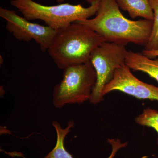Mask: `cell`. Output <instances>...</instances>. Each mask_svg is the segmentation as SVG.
<instances>
[{
	"instance_id": "cell-1",
	"label": "cell",
	"mask_w": 158,
	"mask_h": 158,
	"mask_svg": "<svg viewBox=\"0 0 158 158\" xmlns=\"http://www.w3.org/2000/svg\"><path fill=\"white\" fill-rule=\"evenodd\" d=\"M95 15L77 23L96 32L106 42L124 46L131 43L145 47L149 40L153 20L127 19L122 14L116 0H100Z\"/></svg>"
},
{
	"instance_id": "cell-14",
	"label": "cell",
	"mask_w": 158,
	"mask_h": 158,
	"mask_svg": "<svg viewBox=\"0 0 158 158\" xmlns=\"http://www.w3.org/2000/svg\"><path fill=\"white\" fill-rule=\"evenodd\" d=\"M65 0H56V1L58 2V3H60V4H61V3H62V2H64V1H65Z\"/></svg>"
},
{
	"instance_id": "cell-10",
	"label": "cell",
	"mask_w": 158,
	"mask_h": 158,
	"mask_svg": "<svg viewBox=\"0 0 158 158\" xmlns=\"http://www.w3.org/2000/svg\"><path fill=\"white\" fill-rule=\"evenodd\" d=\"M108 142L112 146V151L111 154L108 158H113L116 153L120 148L125 147L127 143H122L120 140L117 139H109ZM51 158H74L65 149L63 144H60L54 149Z\"/></svg>"
},
{
	"instance_id": "cell-8",
	"label": "cell",
	"mask_w": 158,
	"mask_h": 158,
	"mask_svg": "<svg viewBox=\"0 0 158 158\" xmlns=\"http://www.w3.org/2000/svg\"><path fill=\"white\" fill-rule=\"evenodd\" d=\"M125 65L130 69L147 73L158 82V59H150L142 53L127 51Z\"/></svg>"
},
{
	"instance_id": "cell-2",
	"label": "cell",
	"mask_w": 158,
	"mask_h": 158,
	"mask_svg": "<svg viewBox=\"0 0 158 158\" xmlns=\"http://www.w3.org/2000/svg\"><path fill=\"white\" fill-rule=\"evenodd\" d=\"M105 41L96 32L75 22L57 30L48 51L57 67L63 70L90 61L94 50Z\"/></svg>"
},
{
	"instance_id": "cell-7",
	"label": "cell",
	"mask_w": 158,
	"mask_h": 158,
	"mask_svg": "<svg viewBox=\"0 0 158 158\" xmlns=\"http://www.w3.org/2000/svg\"><path fill=\"white\" fill-rule=\"evenodd\" d=\"M114 90H118L140 99L158 101V87L138 80L126 65L117 69L113 79L105 86L102 96Z\"/></svg>"
},
{
	"instance_id": "cell-4",
	"label": "cell",
	"mask_w": 158,
	"mask_h": 158,
	"mask_svg": "<svg viewBox=\"0 0 158 158\" xmlns=\"http://www.w3.org/2000/svg\"><path fill=\"white\" fill-rule=\"evenodd\" d=\"M96 83V72L90 60L65 69L62 81L53 91L54 106L60 109L89 100Z\"/></svg>"
},
{
	"instance_id": "cell-3",
	"label": "cell",
	"mask_w": 158,
	"mask_h": 158,
	"mask_svg": "<svg viewBox=\"0 0 158 158\" xmlns=\"http://www.w3.org/2000/svg\"><path fill=\"white\" fill-rule=\"evenodd\" d=\"M88 7L69 3L56 6H45L33 0H11L10 4L29 21L40 20L55 30L67 27L73 23L89 19L96 15L100 0H86Z\"/></svg>"
},
{
	"instance_id": "cell-6",
	"label": "cell",
	"mask_w": 158,
	"mask_h": 158,
	"mask_svg": "<svg viewBox=\"0 0 158 158\" xmlns=\"http://www.w3.org/2000/svg\"><path fill=\"white\" fill-rule=\"evenodd\" d=\"M0 17L6 20V29L15 39L27 42L34 40L43 52L48 51L56 33V30L48 26L31 22L15 11L2 7Z\"/></svg>"
},
{
	"instance_id": "cell-11",
	"label": "cell",
	"mask_w": 158,
	"mask_h": 158,
	"mask_svg": "<svg viewBox=\"0 0 158 158\" xmlns=\"http://www.w3.org/2000/svg\"><path fill=\"white\" fill-rule=\"evenodd\" d=\"M151 8L154 13L153 26L152 32L144 50L150 51L158 49V0H149Z\"/></svg>"
},
{
	"instance_id": "cell-12",
	"label": "cell",
	"mask_w": 158,
	"mask_h": 158,
	"mask_svg": "<svg viewBox=\"0 0 158 158\" xmlns=\"http://www.w3.org/2000/svg\"><path fill=\"white\" fill-rule=\"evenodd\" d=\"M135 122L140 125L152 128L158 135V111L156 110L149 108L144 109L135 118Z\"/></svg>"
},
{
	"instance_id": "cell-13",
	"label": "cell",
	"mask_w": 158,
	"mask_h": 158,
	"mask_svg": "<svg viewBox=\"0 0 158 158\" xmlns=\"http://www.w3.org/2000/svg\"><path fill=\"white\" fill-rule=\"evenodd\" d=\"M142 54L150 59H152L158 56V49L150 51H146L144 50L142 52Z\"/></svg>"
},
{
	"instance_id": "cell-5",
	"label": "cell",
	"mask_w": 158,
	"mask_h": 158,
	"mask_svg": "<svg viewBox=\"0 0 158 158\" xmlns=\"http://www.w3.org/2000/svg\"><path fill=\"white\" fill-rule=\"evenodd\" d=\"M125 46L105 41L94 50L90 56L96 74V83L89 101L97 104L103 100L105 86L113 79L117 69L125 65Z\"/></svg>"
},
{
	"instance_id": "cell-9",
	"label": "cell",
	"mask_w": 158,
	"mask_h": 158,
	"mask_svg": "<svg viewBox=\"0 0 158 158\" xmlns=\"http://www.w3.org/2000/svg\"><path fill=\"white\" fill-rule=\"evenodd\" d=\"M120 9L127 11L133 19L142 17L144 19L154 20V13L149 0H116Z\"/></svg>"
}]
</instances>
